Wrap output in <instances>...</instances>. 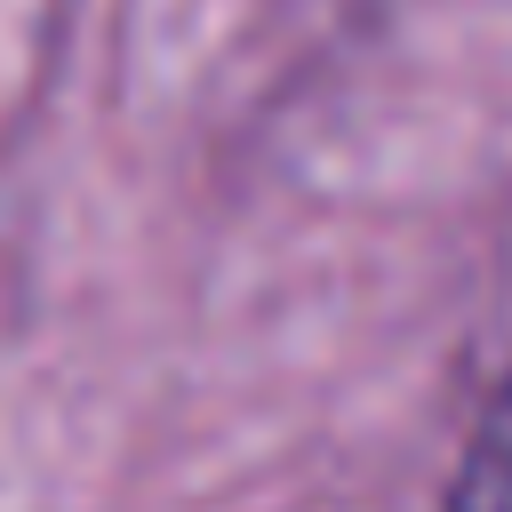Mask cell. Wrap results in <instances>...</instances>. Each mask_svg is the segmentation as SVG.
Listing matches in <instances>:
<instances>
[{
	"mask_svg": "<svg viewBox=\"0 0 512 512\" xmlns=\"http://www.w3.org/2000/svg\"><path fill=\"white\" fill-rule=\"evenodd\" d=\"M448 512H512V376L496 384L488 416L472 424V448L448 480Z\"/></svg>",
	"mask_w": 512,
	"mask_h": 512,
	"instance_id": "6da1fadb",
	"label": "cell"
}]
</instances>
